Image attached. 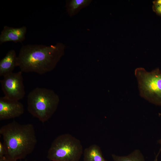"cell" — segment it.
I'll return each instance as SVG.
<instances>
[{
  "label": "cell",
  "instance_id": "cell-6",
  "mask_svg": "<svg viewBox=\"0 0 161 161\" xmlns=\"http://www.w3.org/2000/svg\"><path fill=\"white\" fill-rule=\"evenodd\" d=\"M22 72H12L4 76L0 80L4 97L10 100L18 101L24 98L25 94Z\"/></svg>",
  "mask_w": 161,
  "mask_h": 161
},
{
  "label": "cell",
  "instance_id": "cell-18",
  "mask_svg": "<svg viewBox=\"0 0 161 161\" xmlns=\"http://www.w3.org/2000/svg\"><path fill=\"white\" fill-rule=\"evenodd\" d=\"M159 154H160L158 153V154L156 155L155 158L153 161H157V158Z\"/></svg>",
  "mask_w": 161,
  "mask_h": 161
},
{
  "label": "cell",
  "instance_id": "cell-10",
  "mask_svg": "<svg viewBox=\"0 0 161 161\" xmlns=\"http://www.w3.org/2000/svg\"><path fill=\"white\" fill-rule=\"evenodd\" d=\"M83 154V161H107L103 157L100 147L96 144L86 148Z\"/></svg>",
  "mask_w": 161,
  "mask_h": 161
},
{
  "label": "cell",
  "instance_id": "cell-12",
  "mask_svg": "<svg viewBox=\"0 0 161 161\" xmlns=\"http://www.w3.org/2000/svg\"><path fill=\"white\" fill-rule=\"evenodd\" d=\"M112 157L113 161H145L144 156L138 149L127 156H120L112 154Z\"/></svg>",
  "mask_w": 161,
  "mask_h": 161
},
{
  "label": "cell",
  "instance_id": "cell-1",
  "mask_svg": "<svg viewBox=\"0 0 161 161\" xmlns=\"http://www.w3.org/2000/svg\"><path fill=\"white\" fill-rule=\"evenodd\" d=\"M65 48V45L61 42L49 46L23 45L17 56V66L22 72L44 74L55 68L64 55Z\"/></svg>",
  "mask_w": 161,
  "mask_h": 161
},
{
  "label": "cell",
  "instance_id": "cell-5",
  "mask_svg": "<svg viewBox=\"0 0 161 161\" xmlns=\"http://www.w3.org/2000/svg\"><path fill=\"white\" fill-rule=\"evenodd\" d=\"M137 78L140 95L155 105L161 106V71L157 68L150 72L143 68H136Z\"/></svg>",
  "mask_w": 161,
  "mask_h": 161
},
{
  "label": "cell",
  "instance_id": "cell-19",
  "mask_svg": "<svg viewBox=\"0 0 161 161\" xmlns=\"http://www.w3.org/2000/svg\"><path fill=\"white\" fill-rule=\"evenodd\" d=\"M27 161L25 160V161Z\"/></svg>",
  "mask_w": 161,
  "mask_h": 161
},
{
  "label": "cell",
  "instance_id": "cell-14",
  "mask_svg": "<svg viewBox=\"0 0 161 161\" xmlns=\"http://www.w3.org/2000/svg\"><path fill=\"white\" fill-rule=\"evenodd\" d=\"M152 9L157 15L161 16V6L153 5L152 6Z\"/></svg>",
  "mask_w": 161,
  "mask_h": 161
},
{
  "label": "cell",
  "instance_id": "cell-15",
  "mask_svg": "<svg viewBox=\"0 0 161 161\" xmlns=\"http://www.w3.org/2000/svg\"><path fill=\"white\" fill-rule=\"evenodd\" d=\"M153 5L161 6V0H156L153 1Z\"/></svg>",
  "mask_w": 161,
  "mask_h": 161
},
{
  "label": "cell",
  "instance_id": "cell-2",
  "mask_svg": "<svg viewBox=\"0 0 161 161\" xmlns=\"http://www.w3.org/2000/svg\"><path fill=\"white\" fill-rule=\"evenodd\" d=\"M6 150V157L10 161L24 159L34 150L37 142L33 125L15 121L0 129Z\"/></svg>",
  "mask_w": 161,
  "mask_h": 161
},
{
  "label": "cell",
  "instance_id": "cell-11",
  "mask_svg": "<svg viewBox=\"0 0 161 161\" xmlns=\"http://www.w3.org/2000/svg\"><path fill=\"white\" fill-rule=\"evenodd\" d=\"M91 0H68L65 7L68 14L71 17L77 14L83 8L88 6Z\"/></svg>",
  "mask_w": 161,
  "mask_h": 161
},
{
  "label": "cell",
  "instance_id": "cell-7",
  "mask_svg": "<svg viewBox=\"0 0 161 161\" xmlns=\"http://www.w3.org/2000/svg\"><path fill=\"white\" fill-rule=\"evenodd\" d=\"M23 104L18 101L9 99L4 96L0 98V120L18 117L24 113Z\"/></svg>",
  "mask_w": 161,
  "mask_h": 161
},
{
  "label": "cell",
  "instance_id": "cell-4",
  "mask_svg": "<svg viewBox=\"0 0 161 161\" xmlns=\"http://www.w3.org/2000/svg\"><path fill=\"white\" fill-rule=\"evenodd\" d=\"M83 152L80 140L69 134H64L53 141L47 157L52 161H79Z\"/></svg>",
  "mask_w": 161,
  "mask_h": 161
},
{
  "label": "cell",
  "instance_id": "cell-13",
  "mask_svg": "<svg viewBox=\"0 0 161 161\" xmlns=\"http://www.w3.org/2000/svg\"><path fill=\"white\" fill-rule=\"evenodd\" d=\"M6 154V150L3 143L0 142V157L5 156Z\"/></svg>",
  "mask_w": 161,
  "mask_h": 161
},
{
  "label": "cell",
  "instance_id": "cell-3",
  "mask_svg": "<svg viewBox=\"0 0 161 161\" xmlns=\"http://www.w3.org/2000/svg\"><path fill=\"white\" fill-rule=\"evenodd\" d=\"M59 101L58 96L52 90L36 87L27 96V109L33 117L44 123L54 114Z\"/></svg>",
  "mask_w": 161,
  "mask_h": 161
},
{
  "label": "cell",
  "instance_id": "cell-17",
  "mask_svg": "<svg viewBox=\"0 0 161 161\" xmlns=\"http://www.w3.org/2000/svg\"><path fill=\"white\" fill-rule=\"evenodd\" d=\"M158 143L160 144V145H161L160 148V150H159V151L158 152V153L160 154V152L161 151V138L158 141Z\"/></svg>",
  "mask_w": 161,
  "mask_h": 161
},
{
  "label": "cell",
  "instance_id": "cell-9",
  "mask_svg": "<svg viewBox=\"0 0 161 161\" xmlns=\"http://www.w3.org/2000/svg\"><path fill=\"white\" fill-rule=\"evenodd\" d=\"M17 66V56L14 49L9 51L0 61V76H4L13 72Z\"/></svg>",
  "mask_w": 161,
  "mask_h": 161
},
{
  "label": "cell",
  "instance_id": "cell-16",
  "mask_svg": "<svg viewBox=\"0 0 161 161\" xmlns=\"http://www.w3.org/2000/svg\"><path fill=\"white\" fill-rule=\"evenodd\" d=\"M0 161H10L6 156L0 157Z\"/></svg>",
  "mask_w": 161,
  "mask_h": 161
},
{
  "label": "cell",
  "instance_id": "cell-8",
  "mask_svg": "<svg viewBox=\"0 0 161 161\" xmlns=\"http://www.w3.org/2000/svg\"><path fill=\"white\" fill-rule=\"evenodd\" d=\"M27 30L25 26L19 28L4 26L0 35V44L9 41L22 42L25 38Z\"/></svg>",
  "mask_w": 161,
  "mask_h": 161
}]
</instances>
